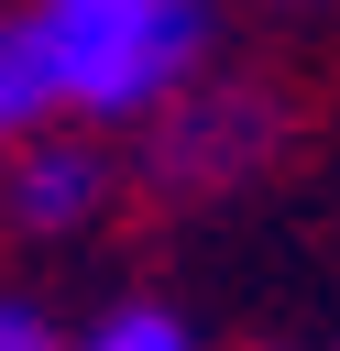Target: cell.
I'll use <instances>...</instances> for the list:
<instances>
[{"label": "cell", "mask_w": 340, "mask_h": 351, "mask_svg": "<svg viewBox=\"0 0 340 351\" xmlns=\"http://www.w3.org/2000/svg\"><path fill=\"white\" fill-rule=\"evenodd\" d=\"M208 0H33L11 22V66L55 121H165L197 88Z\"/></svg>", "instance_id": "1"}, {"label": "cell", "mask_w": 340, "mask_h": 351, "mask_svg": "<svg viewBox=\"0 0 340 351\" xmlns=\"http://www.w3.org/2000/svg\"><path fill=\"white\" fill-rule=\"evenodd\" d=\"M110 176H121V165H110L88 132H33V143H11V165H0V219L33 230V241L88 230V219L110 208Z\"/></svg>", "instance_id": "2"}, {"label": "cell", "mask_w": 340, "mask_h": 351, "mask_svg": "<svg viewBox=\"0 0 340 351\" xmlns=\"http://www.w3.org/2000/svg\"><path fill=\"white\" fill-rule=\"evenodd\" d=\"M274 132V110L263 99H241V88H186L165 121H154V186H219V176H241L252 165V143Z\"/></svg>", "instance_id": "3"}, {"label": "cell", "mask_w": 340, "mask_h": 351, "mask_svg": "<svg viewBox=\"0 0 340 351\" xmlns=\"http://www.w3.org/2000/svg\"><path fill=\"white\" fill-rule=\"evenodd\" d=\"M77 351H197V340H186V318H175V307L132 296V307H110V318H99Z\"/></svg>", "instance_id": "4"}, {"label": "cell", "mask_w": 340, "mask_h": 351, "mask_svg": "<svg viewBox=\"0 0 340 351\" xmlns=\"http://www.w3.org/2000/svg\"><path fill=\"white\" fill-rule=\"evenodd\" d=\"M33 132H44V110H33L22 66H11V33H0V165H11V143H33Z\"/></svg>", "instance_id": "5"}, {"label": "cell", "mask_w": 340, "mask_h": 351, "mask_svg": "<svg viewBox=\"0 0 340 351\" xmlns=\"http://www.w3.org/2000/svg\"><path fill=\"white\" fill-rule=\"evenodd\" d=\"M0 351H66V340H55V318L33 296H0Z\"/></svg>", "instance_id": "6"}, {"label": "cell", "mask_w": 340, "mask_h": 351, "mask_svg": "<svg viewBox=\"0 0 340 351\" xmlns=\"http://www.w3.org/2000/svg\"><path fill=\"white\" fill-rule=\"evenodd\" d=\"M329 351H340V340H329Z\"/></svg>", "instance_id": "7"}, {"label": "cell", "mask_w": 340, "mask_h": 351, "mask_svg": "<svg viewBox=\"0 0 340 351\" xmlns=\"http://www.w3.org/2000/svg\"><path fill=\"white\" fill-rule=\"evenodd\" d=\"M0 33H11V22H0Z\"/></svg>", "instance_id": "8"}]
</instances>
